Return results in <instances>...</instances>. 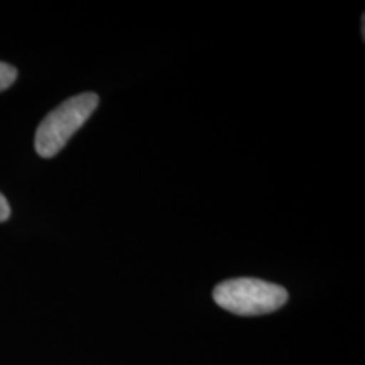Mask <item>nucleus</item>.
Instances as JSON below:
<instances>
[{
    "mask_svg": "<svg viewBox=\"0 0 365 365\" xmlns=\"http://www.w3.org/2000/svg\"><path fill=\"white\" fill-rule=\"evenodd\" d=\"M218 307L239 317H259L282 308L287 301V291L272 282L237 277L223 281L213 291Z\"/></svg>",
    "mask_w": 365,
    "mask_h": 365,
    "instance_id": "obj_2",
    "label": "nucleus"
},
{
    "mask_svg": "<svg viewBox=\"0 0 365 365\" xmlns=\"http://www.w3.org/2000/svg\"><path fill=\"white\" fill-rule=\"evenodd\" d=\"M17 80V70L7 63L0 61V91H6Z\"/></svg>",
    "mask_w": 365,
    "mask_h": 365,
    "instance_id": "obj_3",
    "label": "nucleus"
},
{
    "mask_svg": "<svg viewBox=\"0 0 365 365\" xmlns=\"http://www.w3.org/2000/svg\"><path fill=\"white\" fill-rule=\"evenodd\" d=\"M9 217H11V205H9L6 196L0 193V223L9 220Z\"/></svg>",
    "mask_w": 365,
    "mask_h": 365,
    "instance_id": "obj_4",
    "label": "nucleus"
},
{
    "mask_svg": "<svg viewBox=\"0 0 365 365\" xmlns=\"http://www.w3.org/2000/svg\"><path fill=\"white\" fill-rule=\"evenodd\" d=\"M97 93H81L68 98L58 108L49 112L41 122L34 137L36 153L41 158H54L68 140L81 129L95 108L98 107Z\"/></svg>",
    "mask_w": 365,
    "mask_h": 365,
    "instance_id": "obj_1",
    "label": "nucleus"
}]
</instances>
